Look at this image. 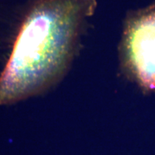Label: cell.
<instances>
[{"label":"cell","instance_id":"1","mask_svg":"<svg viewBox=\"0 0 155 155\" xmlns=\"http://www.w3.org/2000/svg\"><path fill=\"white\" fill-rule=\"evenodd\" d=\"M96 0H35L0 75V105L42 94L59 82L78 52Z\"/></svg>","mask_w":155,"mask_h":155},{"label":"cell","instance_id":"2","mask_svg":"<svg viewBox=\"0 0 155 155\" xmlns=\"http://www.w3.org/2000/svg\"><path fill=\"white\" fill-rule=\"evenodd\" d=\"M121 49L127 72L145 90H155V2L129 15Z\"/></svg>","mask_w":155,"mask_h":155}]
</instances>
